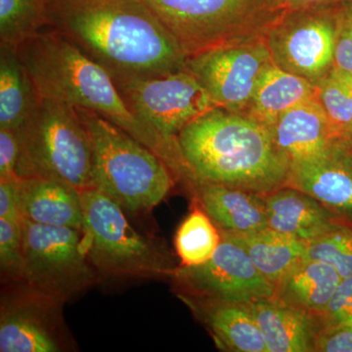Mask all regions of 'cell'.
Segmentation results:
<instances>
[{"label": "cell", "mask_w": 352, "mask_h": 352, "mask_svg": "<svg viewBox=\"0 0 352 352\" xmlns=\"http://www.w3.org/2000/svg\"><path fill=\"white\" fill-rule=\"evenodd\" d=\"M317 100L339 138L352 131V74L333 68L316 83Z\"/></svg>", "instance_id": "cell-27"}, {"label": "cell", "mask_w": 352, "mask_h": 352, "mask_svg": "<svg viewBox=\"0 0 352 352\" xmlns=\"http://www.w3.org/2000/svg\"><path fill=\"white\" fill-rule=\"evenodd\" d=\"M17 131L18 178H50L80 192L94 188L91 144L76 108L39 97Z\"/></svg>", "instance_id": "cell-6"}, {"label": "cell", "mask_w": 352, "mask_h": 352, "mask_svg": "<svg viewBox=\"0 0 352 352\" xmlns=\"http://www.w3.org/2000/svg\"><path fill=\"white\" fill-rule=\"evenodd\" d=\"M47 28V0H0V44L19 48Z\"/></svg>", "instance_id": "cell-26"}, {"label": "cell", "mask_w": 352, "mask_h": 352, "mask_svg": "<svg viewBox=\"0 0 352 352\" xmlns=\"http://www.w3.org/2000/svg\"><path fill=\"white\" fill-rule=\"evenodd\" d=\"M48 28L112 74L161 75L186 56L145 0H47Z\"/></svg>", "instance_id": "cell-1"}, {"label": "cell", "mask_w": 352, "mask_h": 352, "mask_svg": "<svg viewBox=\"0 0 352 352\" xmlns=\"http://www.w3.org/2000/svg\"><path fill=\"white\" fill-rule=\"evenodd\" d=\"M207 327L224 351L267 352L263 333L249 303L177 296Z\"/></svg>", "instance_id": "cell-16"}, {"label": "cell", "mask_w": 352, "mask_h": 352, "mask_svg": "<svg viewBox=\"0 0 352 352\" xmlns=\"http://www.w3.org/2000/svg\"><path fill=\"white\" fill-rule=\"evenodd\" d=\"M194 199L220 232L248 234L268 228L263 194L227 185L194 183Z\"/></svg>", "instance_id": "cell-17"}, {"label": "cell", "mask_w": 352, "mask_h": 352, "mask_svg": "<svg viewBox=\"0 0 352 352\" xmlns=\"http://www.w3.org/2000/svg\"><path fill=\"white\" fill-rule=\"evenodd\" d=\"M221 233L195 200L193 208L176 230L175 245L179 265L195 266L212 258L221 242Z\"/></svg>", "instance_id": "cell-25"}, {"label": "cell", "mask_w": 352, "mask_h": 352, "mask_svg": "<svg viewBox=\"0 0 352 352\" xmlns=\"http://www.w3.org/2000/svg\"><path fill=\"white\" fill-rule=\"evenodd\" d=\"M17 180H0V219L23 220L18 205Z\"/></svg>", "instance_id": "cell-34"}, {"label": "cell", "mask_w": 352, "mask_h": 352, "mask_svg": "<svg viewBox=\"0 0 352 352\" xmlns=\"http://www.w3.org/2000/svg\"><path fill=\"white\" fill-rule=\"evenodd\" d=\"M83 242L100 278L164 279L178 265L166 247L139 233L126 210L103 192H80Z\"/></svg>", "instance_id": "cell-5"}, {"label": "cell", "mask_w": 352, "mask_h": 352, "mask_svg": "<svg viewBox=\"0 0 352 352\" xmlns=\"http://www.w3.org/2000/svg\"><path fill=\"white\" fill-rule=\"evenodd\" d=\"M352 224V154L342 138L320 154L291 164L288 185Z\"/></svg>", "instance_id": "cell-14"}, {"label": "cell", "mask_w": 352, "mask_h": 352, "mask_svg": "<svg viewBox=\"0 0 352 352\" xmlns=\"http://www.w3.org/2000/svg\"><path fill=\"white\" fill-rule=\"evenodd\" d=\"M268 227L309 243L333 229L351 224L305 192L284 186L263 194Z\"/></svg>", "instance_id": "cell-15"}, {"label": "cell", "mask_w": 352, "mask_h": 352, "mask_svg": "<svg viewBox=\"0 0 352 352\" xmlns=\"http://www.w3.org/2000/svg\"></svg>", "instance_id": "cell-37"}, {"label": "cell", "mask_w": 352, "mask_h": 352, "mask_svg": "<svg viewBox=\"0 0 352 352\" xmlns=\"http://www.w3.org/2000/svg\"><path fill=\"white\" fill-rule=\"evenodd\" d=\"M18 51L39 97L98 113L149 148L168 164L176 179L188 184L191 178L177 139L166 138L132 112L107 69L50 28Z\"/></svg>", "instance_id": "cell-2"}, {"label": "cell", "mask_w": 352, "mask_h": 352, "mask_svg": "<svg viewBox=\"0 0 352 352\" xmlns=\"http://www.w3.org/2000/svg\"><path fill=\"white\" fill-rule=\"evenodd\" d=\"M270 129L291 164L320 154L340 138L316 97L283 113Z\"/></svg>", "instance_id": "cell-20"}, {"label": "cell", "mask_w": 352, "mask_h": 352, "mask_svg": "<svg viewBox=\"0 0 352 352\" xmlns=\"http://www.w3.org/2000/svg\"><path fill=\"white\" fill-rule=\"evenodd\" d=\"M20 156L17 131L0 129V180H17Z\"/></svg>", "instance_id": "cell-32"}, {"label": "cell", "mask_w": 352, "mask_h": 352, "mask_svg": "<svg viewBox=\"0 0 352 352\" xmlns=\"http://www.w3.org/2000/svg\"><path fill=\"white\" fill-rule=\"evenodd\" d=\"M17 198L23 219L82 230V198L75 187L50 178H19Z\"/></svg>", "instance_id": "cell-18"}, {"label": "cell", "mask_w": 352, "mask_h": 352, "mask_svg": "<svg viewBox=\"0 0 352 352\" xmlns=\"http://www.w3.org/2000/svg\"><path fill=\"white\" fill-rule=\"evenodd\" d=\"M38 100L18 48L0 44V129L19 131Z\"/></svg>", "instance_id": "cell-23"}, {"label": "cell", "mask_w": 352, "mask_h": 352, "mask_svg": "<svg viewBox=\"0 0 352 352\" xmlns=\"http://www.w3.org/2000/svg\"><path fill=\"white\" fill-rule=\"evenodd\" d=\"M221 237L217 251L205 263L177 266L171 276L176 296L245 303L272 298L276 284L259 272L239 245Z\"/></svg>", "instance_id": "cell-13"}, {"label": "cell", "mask_w": 352, "mask_h": 352, "mask_svg": "<svg viewBox=\"0 0 352 352\" xmlns=\"http://www.w3.org/2000/svg\"><path fill=\"white\" fill-rule=\"evenodd\" d=\"M89 136L94 188L129 214L151 212L170 193L175 173L149 148L98 113L76 108Z\"/></svg>", "instance_id": "cell-4"}, {"label": "cell", "mask_w": 352, "mask_h": 352, "mask_svg": "<svg viewBox=\"0 0 352 352\" xmlns=\"http://www.w3.org/2000/svg\"><path fill=\"white\" fill-rule=\"evenodd\" d=\"M220 233L244 249L259 272L274 284L307 254V242L270 227L248 234Z\"/></svg>", "instance_id": "cell-24"}, {"label": "cell", "mask_w": 352, "mask_h": 352, "mask_svg": "<svg viewBox=\"0 0 352 352\" xmlns=\"http://www.w3.org/2000/svg\"><path fill=\"white\" fill-rule=\"evenodd\" d=\"M316 85L272 65L264 74L244 115L272 127L283 113L314 98Z\"/></svg>", "instance_id": "cell-22"}, {"label": "cell", "mask_w": 352, "mask_h": 352, "mask_svg": "<svg viewBox=\"0 0 352 352\" xmlns=\"http://www.w3.org/2000/svg\"><path fill=\"white\" fill-rule=\"evenodd\" d=\"M336 46L333 68L352 74V0L336 4Z\"/></svg>", "instance_id": "cell-30"}, {"label": "cell", "mask_w": 352, "mask_h": 352, "mask_svg": "<svg viewBox=\"0 0 352 352\" xmlns=\"http://www.w3.org/2000/svg\"><path fill=\"white\" fill-rule=\"evenodd\" d=\"M342 277L332 266L303 258L276 283L273 300L310 314L321 315Z\"/></svg>", "instance_id": "cell-21"}, {"label": "cell", "mask_w": 352, "mask_h": 352, "mask_svg": "<svg viewBox=\"0 0 352 352\" xmlns=\"http://www.w3.org/2000/svg\"><path fill=\"white\" fill-rule=\"evenodd\" d=\"M305 258L332 266L340 276L352 275V226L344 224L307 243Z\"/></svg>", "instance_id": "cell-28"}, {"label": "cell", "mask_w": 352, "mask_h": 352, "mask_svg": "<svg viewBox=\"0 0 352 352\" xmlns=\"http://www.w3.org/2000/svg\"><path fill=\"white\" fill-rule=\"evenodd\" d=\"M64 305L24 281L1 285L0 351H78L65 321Z\"/></svg>", "instance_id": "cell-10"}, {"label": "cell", "mask_w": 352, "mask_h": 352, "mask_svg": "<svg viewBox=\"0 0 352 352\" xmlns=\"http://www.w3.org/2000/svg\"><path fill=\"white\" fill-rule=\"evenodd\" d=\"M1 285L24 281L22 221L0 219Z\"/></svg>", "instance_id": "cell-29"}, {"label": "cell", "mask_w": 352, "mask_h": 352, "mask_svg": "<svg viewBox=\"0 0 352 352\" xmlns=\"http://www.w3.org/2000/svg\"><path fill=\"white\" fill-rule=\"evenodd\" d=\"M24 282L65 305L100 282L82 230L22 220Z\"/></svg>", "instance_id": "cell-8"}, {"label": "cell", "mask_w": 352, "mask_h": 352, "mask_svg": "<svg viewBox=\"0 0 352 352\" xmlns=\"http://www.w3.org/2000/svg\"><path fill=\"white\" fill-rule=\"evenodd\" d=\"M186 58L261 36L284 11L277 0H145Z\"/></svg>", "instance_id": "cell-7"}, {"label": "cell", "mask_w": 352, "mask_h": 352, "mask_svg": "<svg viewBox=\"0 0 352 352\" xmlns=\"http://www.w3.org/2000/svg\"><path fill=\"white\" fill-rule=\"evenodd\" d=\"M176 139L191 177L190 187L210 183L266 194L288 185L289 157L270 127L244 113L212 109Z\"/></svg>", "instance_id": "cell-3"}, {"label": "cell", "mask_w": 352, "mask_h": 352, "mask_svg": "<svg viewBox=\"0 0 352 352\" xmlns=\"http://www.w3.org/2000/svg\"><path fill=\"white\" fill-rule=\"evenodd\" d=\"M267 352H312L323 324L319 315L263 298L249 302Z\"/></svg>", "instance_id": "cell-19"}, {"label": "cell", "mask_w": 352, "mask_h": 352, "mask_svg": "<svg viewBox=\"0 0 352 352\" xmlns=\"http://www.w3.org/2000/svg\"><path fill=\"white\" fill-rule=\"evenodd\" d=\"M110 74L132 112L168 138L176 139L190 122L219 107L186 69L161 75Z\"/></svg>", "instance_id": "cell-9"}, {"label": "cell", "mask_w": 352, "mask_h": 352, "mask_svg": "<svg viewBox=\"0 0 352 352\" xmlns=\"http://www.w3.org/2000/svg\"><path fill=\"white\" fill-rule=\"evenodd\" d=\"M324 326L352 324V275L342 278L325 311L319 315Z\"/></svg>", "instance_id": "cell-31"}, {"label": "cell", "mask_w": 352, "mask_h": 352, "mask_svg": "<svg viewBox=\"0 0 352 352\" xmlns=\"http://www.w3.org/2000/svg\"><path fill=\"white\" fill-rule=\"evenodd\" d=\"M280 8L287 11L300 10V9L314 8V7L333 6L342 0H277Z\"/></svg>", "instance_id": "cell-35"}, {"label": "cell", "mask_w": 352, "mask_h": 352, "mask_svg": "<svg viewBox=\"0 0 352 352\" xmlns=\"http://www.w3.org/2000/svg\"><path fill=\"white\" fill-rule=\"evenodd\" d=\"M336 4L287 11L273 21L261 36L273 64L314 85L327 76L335 59Z\"/></svg>", "instance_id": "cell-11"}, {"label": "cell", "mask_w": 352, "mask_h": 352, "mask_svg": "<svg viewBox=\"0 0 352 352\" xmlns=\"http://www.w3.org/2000/svg\"><path fill=\"white\" fill-rule=\"evenodd\" d=\"M315 351L352 352V324L322 327L315 342Z\"/></svg>", "instance_id": "cell-33"}, {"label": "cell", "mask_w": 352, "mask_h": 352, "mask_svg": "<svg viewBox=\"0 0 352 352\" xmlns=\"http://www.w3.org/2000/svg\"><path fill=\"white\" fill-rule=\"evenodd\" d=\"M272 65L263 36H256L203 51L187 58L185 66L219 107L245 113Z\"/></svg>", "instance_id": "cell-12"}, {"label": "cell", "mask_w": 352, "mask_h": 352, "mask_svg": "<svg viewBox=\"0 0 352 352\" xmlns=\"http://www.w3.org/2000/svg\"><path fill=\"white\" fill-rule=\"evenodd\" d=\"M344 141V144L346 145V147L349 148V151H351L352 154V131H349V133H346V135L340 138Z\"/></svg>", "instance_id": "cell-36"}]
</instances>
